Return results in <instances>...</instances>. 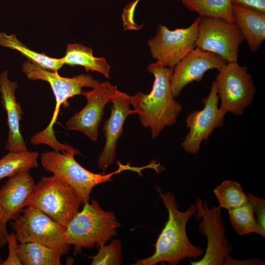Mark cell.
I'll return each mask as SVG.
<instances>
[{
    "instance_id": "1",
    "label": "cell",
    "mask_w": 265,
    "mask_h": 265,
    "mask_svg": "<svg viewBox=\"0 0 265 265\" xmlns=\"http://www.w3.org/2000/svg\"><path fill=\"white\" fill-rule=\"evenodd\" d=\"M157 190L167 210L168 219L155 243L154 253L136 260L133 265H155L167 262L170 265H177L186 258L195 260L202 257L203 250L189 241L186 232L187 222L197 212L195 203L191 204L186 211H180L173 193H163L159 188Z\"/></svg>"
},
{
    "instance_id": "2",
    "label": "cell",
    "mask_w": 265,
    "mask_h": 265,
    "mask_svg": "<svg viewBox=\"0 0 265 265\" xmlns=\"http://www.w3.org/2000/svg\"><path fill=\"white\" fill-rule=\"evenodd\" d=\"M147 70L155 78L152 90L148 94L137 92L131 96V103L142 126L150 129L151 137L155 139L166 126L176 124L183 107L171 90L173 69L155 62L148 65Z\"/></svg>"
},
{
    "instance_id": "3",
    "label": "cell",
    "mask_w": 265,
    "mask_h": 265,
    "mask_svg": "<svg viewBox=\"0 0 265 265\" xmlns=\"http://www.w3.org/2000/svg\"><path fill=\"white\" fill-rule=\"evenodd\" d=\"M22 71L30 80H42L49 83L55 99L54 110L50 122L46 128L36 133L30 139L32 144L37 145L45 144L57 152L71 151L74 149L71 145L62 144L56 139L53 126L57 118L59 107L65 104L68 99L75 95H81L83 87L94 88L99 82L89 75L83 74L72 78L59 76L57 71L46 69L30 61L22 64Z\"/></svg>"
},
{
    "instance_id": "4",
    "label": "cell",
    "mask_w": 265,
    "mask_h": 265,
    "mask_svg": "<svg viewBox=\"0 0 265 265\" xmlns=\"http://www.w3.org/2000/svg\"><path fill=\"white\" fill-rule=\"evenodd\" d=\"M75 151L57 152L54 150L44 152L40 156L41 163L45 170L57 177L70 186L79 196L81 204L89 203L93 188L96 186L111 181L114 175L125 170H131L142 175V170L146 166H131L118 161V168L108 174L95 173L81 166L75 159Z\"/></svg>"
},
{
    "instance_id": "5",
    "label": "cell",
    "mask_w": 265,
    "mask_h": 265,
    "mask_svg": "<svg viewBox=\"0 0 265 265\" xmlns=\"http://www.w3.org/2000/svg\"><path fill=\"white\" fill-rule=\"evenodd\" d=\"M120 226L113 212L104 210L93 199L83 205L66 227L65 241L74 245L75 254L82 248H99L117 235Z\"/></svg>"
},
{
    "instance_id": "6",
    "label": "cell",
    "mask_w": 265,
    "mask_h": 265,
    "mask_svg": "<svg viewBox=\"0 0 265 265\" xmlns=\"http://www.w3.org/2000/svg\"><path fill=\"white\" fill-rule=\"evenodd\" d=\"M81 205L75 190L53 175L42 177L26 203L65 227Z\"/></svg>"
},
{
    "instance_id": "7",
    "label": "cell",
    "mask_w": 265,
    "mask_h": 265,
    "mask_svg": "<svg viewBox=\"0 0 265 265\" xmlns=\"http://www.w3.org/2000/svg\"><path fill=\"white\" fill-rule=\"evenodd\" d=\"M214 80L220 105L219 108L240 115L254 101L256 87L248 68L237 62H227L218 70Z\"/></svg>"
},
{
    "instance_id": "8",
    "label": "cell",
    "mask_w": 265,
    "mask_h": 265,
    "mask_svg": "<svg viewBox=\"0 0 265 265\" xmlns=\"http://www.w3.org/2000/svg\"><path fill=\"white\" fill-rule=\"evenodd\" d=\"M26 207L11 222L18 242H38L67 254L70 245L65 241L66 227L37 209Z\"/></svg>"
},
{
    "instance_id": "9",
    "label": "cell",
    "mask_w": 265,
    "mask_h": 265,
    "mask_svg": "<svg viewBox=\"0 0 265 265\" xmlns=\"http://www.w3.org/2000/svg\"><path fill=\"white\" fill-rule=\"evenodd\" d=\"M195 204L197 212L193 216L195 220L200 221L199 232L207 238V245L203 257L198 261H190V264L224 265L234 248L225 236L221 209L218 206L210 208L207 202L200 198L196 200Z\"/></svg>"
},
{
    "instance_id": "10",
    "label": "cell",
    "mask_w": 265,
    "mask_h": 265,
    "mask_svg": "<svg viewBox=\"0 0 265 265\" xmlns=\"http://www.w3.org/2000/svg\"><path fill=\"white\" fill-rule=\"evenodd\" d=\"M201 17L186 28L169 29L160 24L155 35L147 42L156 62L165 67H174L195 48Z\"/></svg>"
},
{
    "instance_id": "11",
    "label": "cell",
    "mask_w": 265,
    "mask_h": 265,
    "mask_svg": "<svg viewBox=\"0 0 265 265\" xmlns=\"http://www.w3.org/2000/svg\"><path fill=\"white\" fill-rule=\"evenodd\" d=\"M243 39L235 22L201 18L195 47L218 55L227 62H237Z\"/></svg>"
},
{
    "instance_id": "12",
    "label": "cell",
    "mask_w": 265,
    "mask_h": 265,
    "mask_svg": "<svg viewBox=\"0 0 265 265\" xmlns=\"http://www.w3.org/2000/svg\"><path fill=\"white\" fill-rule=\"evenodd\" d=\"M218 101L213 81L209 95L202 100L203 108L191 112L186 119L189 132L180 145L186 153L193 155L198 153L202 142L207 141L214 130L223 126L225 114L219 108Z\"/></svg>"
},
{
    "instance_id": "13",
    "label": "cell",
    "mask_w": 265,
    "mask_h": 265,
    "mask_svg": "<svg viewBox=\"0 0 265 265\" xmlns=\"http://www.w3.org/2000/svg\"><path fill=\"white\" fill-rule=\"evenodd\" d=\"M118 90L116 85L105 81L99 82L92 90L82 91L81 95L86 97L87 104L67 121L65 124L67 128L81 132L92 141H96L104 108Z\"/></svg>"
},
{
    "instance_id": "14",
    "label": "cell",
    "mask_w": 265,
    "mask_h": 265,
    "mask_svg": "<svg viewBox=\"0 0 265 265\" xmlns=\"http://www.w3.org/2000/svg\"><path fill=\"white\" fill-rule=\"evenodd\" d=\"M227 63L216 54L195 47L172 69L170 85L174 97L178 98L187 84L201 81L207 71L218 70Z\"/></svg>"
},
{
    "instance_id": "15",
    "label": "cell",
    "mask_w": 265,
    "mask_h": 265,
    "mask_svg": "<svg viewBox=\"0 0 265 265\" xmlns=\"http://www.w3.org/2000/svg\"><path fill=\"white\" fill-rule=\"evenodd\" d=\"M112 104L109 118L104 123L103 130L106 138L104 149L98 158L99 167L104 173L115 161L117 142L123 134L124 123L128 116L136 114L130 106L131 96L119 90L110 100Z\"/></svg>"
},
{
    "instance_id": "16",
    "label": "cell",
    "mask_w": 265,
    "mask_h": 265,
    "mask_svg": "<svg viewBox=\"0 0 265 265\" xmlns=\"http://www.w3.org/2000/svg\"><path fill=\"white\" fill-rule=\"evenodd\" d=\"M18 84L8 77L6 70L0 74V94L2 106L6 111L9 129L5 149L9 151L27 150L20 130V121L24 112L17 102L15 90Z\"/></svg>"
},
{
    "instance_id": "17",
    "label": "cell",
    "mask_w": 265,
    "mask_h": 265,
    "mask_svg": "<svg viewBox=\"0 0 265 265\" xmlns=\"http://www.w3.org/2000/svg\"><path fill=\"white\" fill-rule=\"evenodd\" d=\"M35 184L29 171L9 177L0 189V204L7 220H13L21 213Z\"/></svg>"
},
{
    "instance_id": "18",
    "label": "cell",
    "mask_w": 265,
    "mask_h": 265,
    "mask_svg": "<svg viewBox=\"0 0 265 265\" xmlns=\"http://www.w3.org/2000/svg\"><path fill=\"white\" fill-rule=\"evenodd\" d=\"M233 16L243 40L255 52L265 39V14L233 5Z\"/></svg>"
},
{
    "instance_id": "19",
    "label": "cell",
    "mask_w": 265,
    "mask_h": 265,
    "mask_svg": "<svg viewBox=\"0 0 265 265\" xmlns=\"http://www.w3.org/2000/svg\"><path fill=\"white\" fill-rule=\"evenodd\" d=\"M61 59L63 64L81 66L86 72L97 71L110 78V66L106 58L94 56L92 49L88 47L78 43L68 44Z\"/></svg>"
},
{
    "instance_id": "20",
    "label": "cell",
    "mask_w": 265,
    "mask_h": 265,
    "mask_svg": "<svg viewBox=\"0 0 265 265\" xmlns=\"http://www.w3.org/2000/svg\"><path fill=\"white\" fill-rule=\"evenodd\" d=\"M18 252L24 265H60L63 255L58 250L35 242L19 243Z\"/></svg>"
},
{
    "instance_id": "21",
    "label": "cell",
    "mask_w": 265,
    "mask_h": 265,
    "mask_svg": "<svg viewBox=\"0 0 265 265\" xmlns=\"http://www.w3.org/2000/svg\"><path fill=\"white\" fill-rule=\"evenodd\" d=\"M38 157L36 152L9 151L0 159V180L37 168Z\"/></svg>"
},
{
    "instance_id": "22",
    "label": "cell",
    "mask_w": 265,
    "mask_h": 265,
    "mask_svg": "<svg viewBox=\"0 0 265 265\" xmlns=\"http://www.w3.org/2000/svg\"><path fill=\"white\" fill-rule=\"evenodd\" d=\"M0 46L15 50L43 68L52 71H57L64 65L61 58H53L44 53H39L31 50L21 42L15 34L0 32Z\"/></svg>"
},
{
    "instance_id": "23",
    "label": "cell",
    "mask_w": 265,
    "mask_h": 265,
    "mask_svg": "<svg viewBox=\"0 0 265 265\" xmlns=\"http://www.w3.org/2000/svg\"><path fill=\"white\" fill-rule=\"evenodd\" d=\"M189 11L201 18H219L234 22L232 0H181Z\"/></svg>"
},
{
    "instance_id": "24",
    "label": "cell",
    "mask_w": 265,
    "mask_h": 265,
    "mask_svg": "<svg viewBox=\"0 0 265 265\" xmlns=\"http://www.w3.org/2000/svg\"><path fill=\"white\" fill-rule=\"evenodd\" d=\"M247 195V202L243 205L228 210L231 225L240 236L251 233L259 234L256 214L253 203Z\"/></svg>"
},
{
    "instance_id": "25",
    "label": "cell",
    "mask_w": 265,
    "mask_h": 265,
    "mask_svg": "<svg viewBox=\"0 0 265 265\" xmlns=\"http://www.w3.org/2000/svg\"><path fill=\"white\" fill-rule=\"evenodd\" d=\"M217 198L218 207L229 210L240 207L245 204L248 199L241 185L234 181L225 180L213 189Z\"/></svg>"
},
{
    "instance_id": "26",
    "label": "cell",
    "mask_w": 265,
    "mask_h": 265,
    "mask_svg": "<svg viewBox=\"0 0 265 265\" xmlns=\"http://www.w3.org/2000/svg\"><path fill=\"white\" fill-rule=\"evenodd\" d=\"M92 265H120L122 264V244L117 238L112 240L107 245L99 248L98 253L90 257Z\"/></svg>"
},
{
    "instance_id": "27",
    "label": "cell",
    "mask_w": 265,
    "mask_h": 265,
    "mask_svg": "<svg viewBox=\"0 0 265 265\" xmlns=\"http://www.w3.org/2000/svg\"><path fill=\"white\" fill-rule=\"evenodd\" d=\"M254 205L256 214L257 223L259 228V234L264 238L265 237V199L259 198L253 194L247 193Z\"/></svg>"
},
{
    "instance_id": "28",
    "label": "cell",
    "mask_w": 265,
    "mask_h": 265,
    "mask_svg": "<svg viewBox=\"0 0 265 265\" xmlns=\"http://www.w3.org/2000/svg\"><path fill=\"white\" fill-rule=\"evenodd\" d=\"M7 243L9 251L8 257L0 265H22L18 256V241L14 232L8 234Z\"/></svg>"
},
{
    "instance_id": "29",
    "label": "cell",
    "mask_w": 265,
    "mask_h": 265,
    "mask_svg": "<svg viewBox=\"0 0 265 265\" xmlns=\"http://www.w3.org/2000/svg\"><path fill=\"white\" fill-rule=\"evenodd\" d=\"M232 4L265 14V0H232Z\"/></svg>"
},
{
    "instance_id": "30",
    "label": "cell",
    "mask_w": 265,
    "mask_h": 265,
    "mask_svg": "<svg viewBox=\"0 0 265 265\" xmlns=\"http://www.w3.org/2000/svg\"><path fill=\"white\" fill-rule=\"evenodd\" d=\"M8 221L4 211L0 204V249L7 243L9 234L7 229Z\"/></svg>"
},
{
    "instance_id": "31",
    "label": "cell",
    "mask_w": 265,
    "mask_h": 265,
    "mask_svg": "<svg viewBox=\"0 0 265 265\" xmlns=\"http://www.w3.org/2000/svg\"><path fill=\"white\" fill-rule=\"evenodd\" d=\"M264 265L263 261L260 259H247V260H238L232 258L231 256L226 259L224 265Z\"/></svg>"
},
{
    "instance_id": "32",
    "label": "cell",
    "mask_w": 265,
    "mask_h": 265,
    "mask_svg": "<svg viewBox=\"0 0 265 265\" xmlns=\"http://www.w3.org/2000/svg\"><path fill=\"white\" fill-rule=\"evenodd\" d=\"M3 261L2 260V259L1 258V257H0V265H1V264L2 263Z\"/></svg>"
}]
</instances>
